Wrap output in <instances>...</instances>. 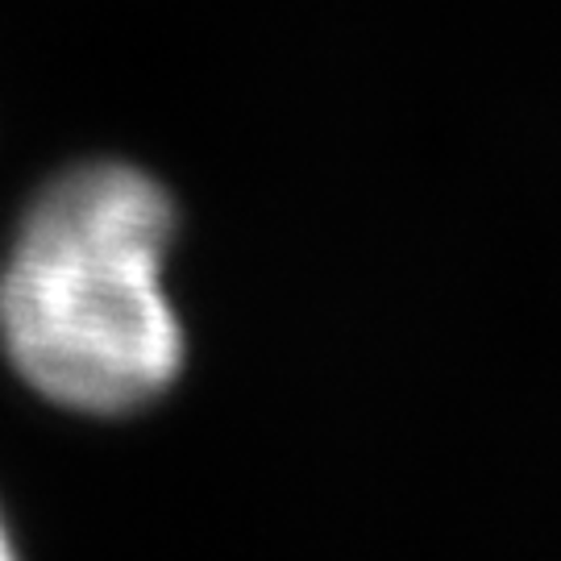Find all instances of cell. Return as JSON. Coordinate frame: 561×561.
Wrapping results in <instances>:
<instances>
[{"mask_svg": "<svg viewBox=\"0 0 561 561\" xmlns=\"http://www.w3.org/2000/svg\"><path fill=\"white\" fill-rule=\"evenodd\" d=\"M175 208L138 167L50 183L0 271V341L21 379L76 412H129L167 391L183 333L162 291Z\"/></svg>", "mask_w": 561, "mask_h": 561, "instance_id": "obj_1", "label": "cell"}, {"mask_svg": "<svg viewBox=\"0 0 561 561\" xmlns=\"http://www.w3.org/2000/svg\"><path fill=\"white\" fill-rule=\"evenodd\" d=\"M13 553V545H9V537H4V520H0V561Z\"/></svg>", "mask_w": 561, "mask_h": 561, "instance_id": "obj_2", "label": "cell"}]
</instances>
